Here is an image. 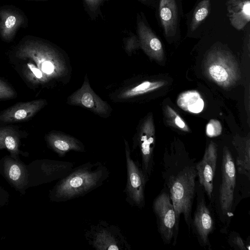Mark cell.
<instances>
[{
    "instance_id": "cell-34",
    "label": "cell",
    "mask_w": 250,
    "mask_h": 250,
    "mask_svg": "<svg viewBox=\"0 0 250 250\" xmlns=\"http://www.w3.org/2000/svg\"><path fill=\"white\" fill-rule=\"evenodd\" d=\"M142 0V1H145V0Z\"/></svg>"
},
{
    "instance_id": "cell-12",
    "label": "cell",
    "mask_w": 250,
    "mask_h": 250,
    "mask_svg": "<svg viewBox=\"0 0 250 250\" xmlns=\"http://www.w3.org/2000/svg\"><path fill=\"white\" fill-rule=\"evenodd\" d=\"M67 103L86 108L103 117H107L111 111L108 103L91 88L86 74L82 86L68 98Z\"/></svg>"
},
{
    "instance_id": "cell-25",
    "label": "cell",
    "mask_w": 250,
    "mask_h": 250,
    "mask_svg": "<svg viewBox=\"0 0 250 250\" xmlns=\"http://www.w3.org/2000/svg\"><path fill=\"white\" fill-rule=\"evenodd\" d=\"M209 3V0H203L195 8L190 24L191 31L196 30L208 15Z\"/></svg>"
},
{
    "instance_id": "cell-28",
    "label": "cell",
    "mask_w": 250,
    "mask_h": 250,
    "mask_svg": "<svg viewBox=\"0 0 250 250\" xmlns=\"http://www.w3.org/2000/svg\"><path fill=\"white\" fill-rule=\"evenodd\" d=\"M228 243L231 247L235 250H250V244H247L241 238L240 234L234 231L229 234Z\"/></svg>"
},
{
    "instance_id": "cell-2",
    "label": "cell",
    "mask_w": 250,
    "mask_h": 250,
    "mask_svg": "<svg viewBox=\"0 0 250 250\" xmlns=\"http://www.w3.org/2000/svg\"><path fill=\"white\" fill-rule=\"evenodd\" d=\"M109 176L108 168L101 162H87L72 170L50 189L49 200L64 202L85 195L102 186Z\"/></svg>"
},
{
    "instance_id": "cell-7",
    "label": "cell",
    "mask_w": 250,
    "mask_h": 250,
    "mask_svg": "<svg viewBox=\"0 0 250 250\" xmlns=\"http://www.w3.org/2000/svg\"><path fill=\"white\" fill-rule=\"evenodd\" d=\"M88 244L97 250H130L131 246L117 226L101 220L84 233Z\"/></svg>"
},
{
    "instance_id": "cell-21",
    "label": "cell",
    "mask_w": 250,
    "mask_h": 250,
    "mask_svg": "<svg viewBox=\"0 0 250 250\" xmlns=\"http://www.w3.org/2000/svg\"><path fill=\"white\" fill-rule=\"evenodd\" d=\"M21 136L19 131L12 126L0 127V150L5 149L14 158L20 155L27 157L28 153L20 149Z\"/></svg>"
},
{
    "instance_id": "cell-31",
    "label": "cell",
    "mask_w": 250,
    "mask_h": 250,
    "mask_svg": "<svg viewBox=\"0 0 250 250\" xmlns=\"http://www.w3.org/2000/svg\"><path fill=\"white\" fill-rule=\"evenodd\" d=\"M125 46L126 51L131 53L140 46L138 39L134 35L127 37L125 39Z\"/></svg>"
},
{
    "instance_id": "cell-17",
    "label": "cell",
    "mask_w": 250,
    "mask_h": 250,
    "mask_svg": "<svg viewBox=\"0 0 250 250\" xmlns=\"http://www.w3.org/2000/svg\"><path fill=\"white\" fill-rule=\"evenodd\" d=\"M46 104L44 99L19 103L0 113V124L27 121L33 117Z\"/></svg>"
},
{
    "instance_id": "cell-14",
    "label": "cell",
    "mask_w": 250,
    "mask_h": 250,
    "mask_svg": "<svg viewBox=\"0 0 250 250\" xmlns=\"http://www.w3.org/2000/svg\"><path fill=\"white\" fill-rule=\"evenodd\" d=\"M0 173L17 191L24 195L28 187V172L26 165L20 158L10 155L0 160Z\"/></svg>"
},
{
    "instance_id": "cell-23",
    "label": "cell",
    "mask_w": 250,
    "mask_h": 250,
    "mask_svg": "<svg viewBox=\"0 0 250 250\" xmlns=\"http://www.w3.org/2000/svg\"><path fill=\"white\" fill-rule=\"evenodd\" d=\"M178 106L184 111L199 113L204 107V101L200 93L196 90H188L181 93L176 101Z\"/></svg>"
},
{
    "instance_id": "cell-1",
    "label": "cell",
    "mask_w": 250,
    "mask_h": 250,
    "mask_svg": "<svg viewBox=\"0 0 250 250\" xmlns=\"http://www.w3.org/2000/svg\"><path fill=\"white\" fill-rule=\"evenodd\" d=\"M196 159L184 150L172 149L164 153L161 162V174L173 205L179 227L183 215L190 231L192 210L198 179Z\"/></svg>"
},
{
    "instance_id": "cell-9",
    "label": "cell",
    "mask_w": 250,
    "mask_h": 250,
    "mask_svg": "<svg viewBox=\"0 0 250 250\" xmlns=\"http://www.w3.org/2000/svg\"><path fill=\"white\" fill-rule=\"evenodd\" d=\"M205 194L197 180L195 196L196 206L192 215L190 230L201 247L211 250L209 236L215 229V222L213 211L206 203Z\"/></svg>"
},
{
    "instance_id": "cell-29",
    "label": "cell",
    "mask_w": 250,
    "mask_h": 250,
    "mask_svg": "<svg viewBox=\"0 0 250 250\" xmlns=\"http://www.w3.org/2000/svg\"><path fill=\"white\" fill-rule=\"evenodd\" d=\"M222 131V125L217 120H210L206 125V132L209 137L218 136L221 134Z\"/></svg>"
},
{
    "instance_id": "cell-33",
    "label": "cell",
    "mask_w": 250,
    "mask_h": 250,
    "mask_svg": "<svg viewBox=\"0 0 250 250\" xmlns=\"http://www.w3.org/2000/svg\"><path fill=\"white\" fill-rule=\"evenodd\" d=\"M27 1H42V0H25Z\"/></svg>"
},
{
    "instance_id": "cell-8",
    "label": "cell",
    "mask_w": 250,
    "mask_h": 250,
    "mask_svg": "<svg viewBox=\"0 0 250 250\" xmlns=\"http://www.w3.org/2000/svg\"><path fill=\"white\" fill-rule=\"evenodd\" d=\"M126 167V183L124 192L125 200L130 206L140 209L146 204L145 188L148 181L138 160H134L128 142L124 139Z\"/></svg>"
},
{
    "instance_id": "cell-15",
    "label": "cell",
    "mask_w": 250,
    "mask_h": 250,
    "mask_svg": "<svg viewBox=\"0 0 250 250\" xmlns=\"http://www.w3.org/2000/svg\"><path fill=\"white\" fill-rule=\"evenodd\" d=\"M27 23L25 15L19 8L13 5L0 7V37L3 41H12L19 30Z\"/></svg>"
},
{
    "instance_id": "cell-19",
    "label": "cell",
    "mask_w": 250,
    "mask_h": 250,
    "mask_svg": "<svg viewBox=\"0 0 250 250\" xmlns=\"http://www.w3.org/2000/svg\"><path fill=\"white\" fill-rule=\"evenodd\" d=\"M227 10L230 23L237 30L242 29L249 22L250 0H229Z\"/></svg>"
},
{
    "instance_id": "cell-6",
    "label": "cell",
    "mask_w": 250,
    "mask_h": 250,
    "mask_svg": "<svg viewBox=\"0 0 250 250\" xmlns=\"http://www.w3.org/2000/svg\"><path fill=\"white\" fill-rule=\"evenodd\" d=\"M152 209L156 216L158 232L166 244L177 243L179 230L173 203L167 188L164 186L154 199Z\"/></svg>"
},
{
    "instance_id": "cell-11",
    "label": "cell",
    "mask_w": 250,
    "mask_h": 250,
    "mask_svg": "<svg viewBox=\"0 0 250 250\" xmlns=\"http://www.w3.org/2000/svg\"><path fill=\"white\" fill-rule=\"evenodd\" d=\"M155 145V130L153 116L149 115L143 123L137 136L135 138L132 151L139 149L140 165L149 180L153 171L154 149Z\"/></svg>"
},
{
    "instance_id": "cell-30",
    "label": "cell",
    "mask_w": 250,
    "mask_h": 250,
    "mask_svg": "<svg viewBox=\"0 0 250 250\" xmlns=\"http://www.w3.org/2000/svg\"><path fill=\"white\" fill-rule=\"evenodd\" d=\"M16 96L17 94L14 90L0 79V100L11 99Z\"/></svg>"
},
{
    "instance_id": "cell-18",
    "label": "cell",
    "mask_w": 250,
    "mask_h": 250,
    "mask_svg": "<svg viewBox=\"0 0 250 250\" xmlns=\"http://www.w3.org/2000/svg\"><path fill=\"white\" fill-rule=\"evenodd\" d=\"M45 140L49 148L59 157H63L69 152H84L85 146L78 139L59 132L51 131L46 135Z\"/></svg>"
},
{
    "instance_id": "cell-32",
    "label": "cell",
    "mask_w": 250,
    "mask_h": 250,
    "mask_svg": "<svg viewBox=\"0 0 250 250\" xmlns=\"http://www.w3.org/2000/svg\"><path fill=\"white\" fill-rule=\"evenodd\" d=\"M9 197L8 192L0 186V208L8 204Z\"/></svg>"
},
{
    "instance_id": "cell-3",
    "label": "cell",
    "mask_w": 250,
    "mask_h": 250,
    "mask_svg": "<svg viewBox=\"0 0 250 250\" xmlns=\"http://www.w3.org/2000/svg\"><path fill=\"white\" fill-rule=\"evenodd\" d=\"M14 54L16 58L33 63L48 82L64 76L67 72L62 53L53 44L42 39L25 36L17 46Z\"/></svg>"
},
{
    "instance_id": "cell-22",
    "label": "cell",
    "mask_w": 250,
    "mask_h": 250,
    "mask_svg": "<svg viewBox=\"0 0 250 250\" xmlns=\"http://www.w3.org/2000/svg\"><path fill=\"white\" fill-rule=\"evenodd\" d=\"M237 155L235 167L238 173L250 179V144L249 138L235 141Z\"/></svg>"
},
{
    "instance_id": "cell-20",
    "label": "cell",
    "mask_w": 250,
    "mask_h": 250,
    "mask_svg": "<svg viewBox=\"0 0 250 250\" xmlns=\"http://www.w3.org/2000/svg\"><path fill=\"white\" fill-rule=\"evenodd\" d=\"M159 14L165 35H174L178 17L175 0H160Z\"/></svg>"
},
{
    "instance_id": "cell-5",
    "label": "cell",
    "mask_w": 250,
    "mask_h": 250,
    "mask_svg": "<svg viewBox=\"0 0 250 250\" xmlns=\"http://www.w3.org/2000/svg\"><path fill=\"white\" fill-rule=\"evenodd\" d=\"M203 69L209 79L224 88L233 85L240 78V69L234 57L221 49H213L208 53Z\"/></svg>"
},
{
    "instance_id": "cell-24",
    "label": "cell",
    "mask_w": 250,
    "mask_h": 250,
    "mask_svg": "<svg viewBox=\"0 0 250 250\" xmlns=\"http://www.w3.org/2000/svg\"><path fill=\"white\" fill-rule=\"evenodd\" d=\"M165 84V82L163 81H146L136 86L122 90L119 94L118 97L119 99H129L153 91Z\"/></svg>"
},
{
    "instance_id": "cell-13",
    "label": "cell",
    "mask_w": 250,
    "mask_h": 250,
    "mask_svg": "<svg viewBox=\"0 0 250 250\" xmlns=\"http://www.w3.org/2000/svg\"><path fill=\"white\" fill-rule=\"evenodd\" d=\"M217 158V145L211 141L207 146L203 158L196 164L198 182L210 200L212 196Z\"/></svg>"
},
{
    "instance_id": "cell-26",
    "label": "cell",
    "mask_w": 250,
    "mask_h": 250,
    "mask_svg": "<svg viewBox=\"0 0 250 250\" xmlns=\"http://www.w3.org/2000/svg\"><path fill=\"white\" fill-rule=\"evenodd\" d=\"M165 114L168 124L173 127L185 131H189V128L181 117L170 106L165 107Z\"/></svg>"
},
{
    "instance_id": "cell-10",
    "label": "cell",
    "mask_w": 250,
    "mask_h": 250,
    "mask_svg": "<svg viewBox=\"0 0 250 250\" xmlns=\"http://www.w3.org/2000/svg\"><path fill=\"white\" fill-rule=\"evenodd\" d=\"M26 167L30 188L62 179L72 170L74 164L68 161L40 159L33 161Z\"/></svg>"
},
{
    "instance_id": "cell-16",
    "label": "cell",
    "mask_w": 250,
    "mask_h": 250,
    "mask_svg": "<svg viewBox=\"0 0 250 250\" xmlns=\"http://www.w3.org/2000/svg\"><path fill=\"white\" fill-rule=\"evenodd\" d=\"M137 32L140 47L145 53L156 61H162L164 58L162 44L139 14L137 17Z\"/></svg>"
},
{
    "instance_id": "cell-4",
    "label": "cell",
    "mask_w": 250,
    "mask_h": 250,
    "mask_svg": "<svg viewBox=\"0 0 250 250\" xmlns=\"http://www.w3.org/2000/svg\"><path fill=\"white\" fill-rule=\"evenodd\" d=\"M221 182L218 190L216 212L222 225V232L227 231L233 216L236 169L232 154L223 148L221 167Z\"/></svg>"
},
{
    "instance_id": "cell-27",
    "label": "cell",
    "mask_w": 250,
    "mask_h": 250,
    "mask_svg": "<svg viewBox=\"0 0 250 250\" xmlns=\"http://www.w3.org/2000/svg\"><path fill=\"white\" fill-rule=\"evenodd\" d=\"M87 12L92 19L102 15L101 8L107 0H83Z\"/></svg>"
}]
</instances>
